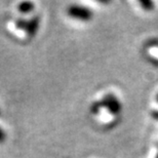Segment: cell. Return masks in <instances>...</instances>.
<instances>
[{
  "mask_svg": "<svg viewBox=\"0 0 158 158\" xmlns=\"http://www.w3.org/2000/svg\"><path fill=\"white\" fill-rule=\"evenodd\" d=\"M39 23H40V20L38 17H34L33 19H31L30 21H27L25 31H26L27 34L30 37L35 36L37 30H38V28H39Z\"/></svg>",
  "mask_w": 158,
  "mask_h": 158,
  "instance_id": "cell-3",
  "label": "cell"
},
{
  "mask_svg": "<svg viewBox=\"0 0 158 158\" xmlns=\"http://www.w3.org/2000/svg\"><path fill=\"white\" fill-rule=\"evenodd\" d=\"M4 139H5V134H4V131L0 128V143H2V142L4 141Z\"/></svg>",
  "mask_w": 158,
  "mask_h": 158,
  "instance_id": "cell-6",
  "label": "cell"
},
{
  "mask_svg": "<svg viewBox=\"0 0 158 158\" xmlns=\"http://www.w3.org/2000/svg\"><path fill=\"white\" fill-rule=\"evenodd\" d=\"M68 15L72 19L82 22H87L93 19V11L81 5H71L68 8Z\"/></svg>",
  "mask_w": 158,
  "mask_h": 158,
  "instance_id": "cell-2",
  "label": "cell"
},
{
  "mask_svg": "<svg viewBox=\"0 0 158 158\" xmlns=\"http://www.w3.org/2000/svg\"><path fill=\"white\" fill-rule=\"evenodd\" d=\"M156 100H157V102H158V94H157V97H156Z\"/></svg>",
  "mask_w": 158,
  "mask_h": 158,
  "instance_id": "cell-7",
  "label": "cell"
},
{
  "mask_svg": "<svg viewBox=\"0 0 158 158\" xmlns=\"http://www.w3.org/2000/svg\"><path fill=\"white\" fill-rule=\"evenodd\" d=\"M102 107H105L106 109L109 110L110 113L115 114V115L119 114L122 110L121 103H120L117 98L112 94H107V96H105L101 102H94L90 107V112L93 113V114H97Z\"/></svg>",
  "mask_w": 158,
  "mask_h": 158,
  "instance_id": "cell-1",
  "label": "cell"
},
{
  "mask_svg": "<svg viewBox=\"0 0 158 158\" xmlns=\"http://www.w3.org/2000/svg\"><path fill=\"white\" fill-rule=\"evenodd\" d=\"M19 10L23 14H27V12H30L31 10H33L34 8V4L32 2H22L19 4L18 6Z\"/></svg>",
  "mask_w": 158,
  "mask_h": 158,
  "instance_id": "cell-4",
  "label": "cell"
},
{
  "mask_svg": "<svg viewBox=\"0 0 158 158\" xmlns=\"http://www.w3.org/2000/svg\"><path fill=\"white\" fill-rule=\"evenodd\" d=\"M157 158H158V154H157Z\"/></svg>",
  "mask_w": 158,
  "mask_h": 158,
  "instance_id": "cell-8",
  "label": "cell"
},
{
  "mask_svg": "<svg viewBox=\"0 0 158 158\" xmlns=\"http://www.w3.org/2000/svg\"><path fill=\"white\" fill-rule=\"evenodd\" d=\"M140 4L145 10H152L154 8V3L152 1H140Z\"/></svg>",
  "mask_w": 158,
  "mask_h": 158,
  "instance_id": "cell-5",
  "label": "cell"
}]
</instances>
